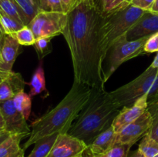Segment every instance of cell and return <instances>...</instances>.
Wrapping results in <instances>:
<instances>
[{"label": "cell", "mask_w": 158, "mask_h": 157, "mask_svg": "<svg viewBox=\"0 0 158 157\" xmlns=\"http://www.w3.org/2000/svg\"><path fill=\"white\" fill-rule=\"evenodd\" d=\"M153 124V119L148 109L133 123L116 133V144H127L133 146L148 132Z\"/></svg>", "instance_id": "8"}, {"label": "cell", "mask_w": 158, "mask_h": 157, "mask_svg": "<svg viewBox=\"0 0 158 157\" xmlns=\"http://www.w3.org/2000/svg\"><path fill=\"white\" fill-rule=\"evenodd\" d=\"M29 86H30V90L29 95H30L31 98L43 92H46L47 95H49V92H47L46 87V79H45L44 69L43 67V61H40V66L35 69V72L32 75V79L29 83Z\"/></svg>", "instance_id": "17"}, {"label": "cell", "mask_w": 158, "mask_h": 157, "mask_svg": "<svg viewBox=\"0 0 158 157\" xmlns=\"http://www.w3.org/2000/svg\"><path fill=\"white\" fill-rule=\"evenodd\" d=\"M68 21V14L64 12L40 11L28 25L35 39L41 37L54 38L63 35Z\"/></svg>", "instance_id": "7"}, {"label": "cell", "mask_w": 158, "mask_h": 157, "mask_svg": "<svg viewBox=\"0 0 158 157\" xmlns=\"http://www.w3.org/2000/svg\"><path fill=\"white\" fill-rule=\"evenodd\" d=\"M92 90L89 86L73 82L70 90L56 106L31 123L30 135L23 149L35 144L43 137L67 133L90 99Z\"/></svg>", "instance_id": "2"}, {"label": "cell", "mask_w": 158, "mask_h": 157, "mask_svg": "<svg viewBox=\"0 0 158 157\" xmlns=\"http://www.w3.org/2000/svg\"><path fill=\"white\" fill-rule=\"evenodd\" d=\"M58 135L59 134H53L39 139L35 143L33 149L27 157H48Z\"/></svg>", "instance_id": "19"}, {"label": "cell", "mask_w": 158, "mask_h": 157, "mask_svg": "<svg viewBox=\"0 0 158 157\" xmlns=\"http://www.w3.org/2000/svg\"><path fill=\"white\" fill-rule=\"evenodd\" d=\"M148 111L150 112L154 123H158V101L148 103Z\"/></svg>", "instance_id": "31"}, {"label": "cell", "mask_w": 158, "mask_h": 157, "mask_svg": "<svg viewBox=\"0 0 158 157\" xmlns=\"http://www.w3.org/2000/svg\"><path fill=\"white\" fill-rule=\"evenodd\" d=\"M80 157H85V156H84V155H81V156H80Z\"/></svg>", "instance_id": "44"}, {"label": "cell", "mask_w": 158, "mask_h": 157, "mask_svg": "<svg viewBox=\"0 0 158 157\" xmlns=\"http://www.w3.org/2000/svg\"><path fill=\"white\" fill-rule=\"evenodd\" d=\"M29 94L24 91L15 94L12 99L15 109L23 115L26 120L29 118L31 110H32V99Z\"/></svg>", "instance_id": "20"}, {"label": "cell", "mask_w": 158, "mask_h": 157, "mask_svg": "<svg viewBox=\"0 0 158 157\" xmlns=\"http://www.w3.org/2000/svg\"><path fill=\"white\" fill-rule=\"evenodd\" d=\"M147 134L149 135L153 139L158 143V123H154L153 122L152 126L150 128L149 131Z\"/></svg>", "instance_id": "32"}, {"label": "cell", "mask_w": 158, "mask_h": 157, "mask_svg": "<svg viewBox=\"0 0 158 157\" xmlns=\"http://www.w3.org/2000/svg\"><path fill=\"white\" fill-rule=\"evenodd\" d=\"M89 157H93V156H92V155H89Z\"/></svg>", "instance_id": "46"}, {"label": "cell", "mask_w": 158, "mask_h": 157, "mask_svg": "<svg viewBox=\"0 0 158 157\" xmlns=\"http://www.w3.org/2000/svg\"><path fill=\"white\" fill-rule=\"evenodd\" d=\"M40 11L63 12L60 0H35Z\"/></svg>", "instance_id": "28"}, {"label": "cell", "mask_w": 158, "mask_h": 157, "mask_svg": "<svg viewBox=\"0 0 158 157\" xmlns=\"http://www.w3.org/2000/svg\"><path fill=\"white\" fill-rule=\"evenodd\" d=\"M138 149L145 157H158V143L148 134L142 138Z\"/></svg>", "instance_id": "21"}, {"label": "cell", "mask_w": 158, "mask_h": 157, "mask_svg": "<svg viewBox=\"0 0 158 157\" xmlns=\"http://www.w3.org/2000/svg\"><path fill=\"white\" fill-rule=\"evenodd\" d=\"M2 45H3V43L0 42V69H2V55H1L2 47Z\"/></svg>", "instance_id": "42"}, {"label": "cell", "mask_w": 158, "mask_h": 157, "mask_svg": "<svg viewBox=\"0 0 158 157\" xmlns=\"http://www.w3.org/2000/svg\"><path fill=\"white\" fill-rule=\"evenodd\" d=\"M148 94H145L129 107H123L112 123L115 132H120L123 128L137 120L148 109Z\"/></svg>", "instance_id": "11"}, {"label": "cell", "mask_w": 158, "mask_h": 157, "mask_svg": "<svg viewBox=\"0 0 158 157\" xmlns=\"http://www.w3.org/2000/svg\"><path fill=\"white\" fill-rule=\"evenodd\" d=\"M24 135H10L0 144V157H24V149L20 146V142Z\"/></svg>", "instance_id": "16"}, {"label": "cell", "mask_w": 158, "mask_h": 157, "mask_svg": "<svg viewBox=\"0 0 158 157\" xmlns=\"http://www.w3.org/2000/svg\"><path fill=\"white\" fill-rule=\"evenodd\" d=\"M146 11L124 2L107 15H103L100 35L103 58L111 45L137 22Z\"/></svg>", "instance_id": "4"}, {"label": "cell", "mask_w": 158, "mask_h": 157, "mask_svg": "<svg viewBox=\"0 0 158 157\" xmlns=\"http://www.w3.org/2000/svg\"><path fill=\"white\" fill-rule=\"evenodd\" d=\"M157 55H156L155 58H154V61L151 64V67L154 68V69H158V52H157Z\"/></svg>", "instance_id": "40"}, {"label": "cell", "mask_w": 158, "mask_h": 157, "mask_svg": "<svg viewBox=\"0 0 158 157\" xmlns=\"http://www.w3.org/2000/svg\"><path fill=\"white\" fill-rule=\"evenodd\" d=\"M0 109L5 119V131L11 135H30L31 129L23 115L15 109L12 99L0 101Z\"/></svg>", "instance_id": "9"}, {"label": "cell", "mask_w": 158, "mask_h": 157, "mask_svg": "<svg viewBox=\"0 0 158 157\" xmlns=\"http://www.w3.org/2000/svg\"><path fill=\"white\" fill-rule=\"evenodd\" d=\"M60 2H61L63 12L68 13L69 11L71 9V8L73 7V6L75 0H60Z\"/></svg>", "instance_id": "33"}, {"label": "cell", "mask_w": 158, "mask_h": 157, "mask_svg": "<svg viewBox=\"0 0 158 157\" xmlns=\"http://www.w3.org/2000/svg\"><path fill=\"white\" fill-rule=\"evenodd\" d=\"M131 145L116 144L105 152L99 155H92L93 157H128Z\"/></svg>", "instance_id": "26"}, {"label": "cell", "mask_w": 158, "mask_h": 157, "mask_svg": "<svg viewBox=\"0 0 158 157\" xmlns=\"http://www.w3.org/2000/svg\"><path fill=\"white\" fill-rule=\"evenodd\" d=\"M11 35H12L21 46H33L35 42V35L32 29L28 26H25Z\"/></svg>", "instance_id": "24"}, {"label": "cell", "mask_w": 158, "mask_h": 157, "mask_svg": "<svg viewBox=\"0 0 158 157\" xmlns=\"http://www.w3.org/2000/svg\"><path fill=\"white\" fill-rule=\"evenodd\" d=\"M120 109L110 92L93 89L90 99L67 133L89 146L99 134L112 126Z\"/></svg>", "instance_id": "3"}, {"label": "cell", "mask_w": 158, "mask_h": 157, "mask_svg": "<svg viewBox=\"0 0 158 157\" xmlns=\"http://www.w3.org/2000/svg\"><path fill=\"white\" fill-rule=\"evenodd\" d=\"M6 35V32H5L4 29H3L2 26L1 22H0V42L3 43Z\"/></svg>", "instance_id": "36"}, {"label": "cell", "mask_w": 158, "mask_h": 157, "mask_svg": "<svg viewBox=\"0 0 158 157\" xmlns=\"http://www.w3.org/2000/svg\"><path fill=\"white\" fill-rule=\"evenodd\" d=\"M145 53L158 52V33L151 35L144 45Z\"/></svg>", "instance_id": "29"}, {"label": "cell", "mask_w": 158, "mask_h": 157, "mask_svg": "<svg viewBox=\"0 0 158 157\" xmlns=\"http://www.w3.org/2000/svg\"><path fill=\"white\" fill-rule=\"evenodd\" d=\"M19 43L11 35H6L2 47V68L3 70L12 72V66L19 50Z\"/></svg>", "instance_id": "13"}, {"label": "cell", "mask_w": 158, "mask_h": 157, "mask_svg": "<svg viewBox=\"0 0 158 157\" xmlns=\"http://www.w3.org/2000/svg\"><path fill=\"white\" fill-rule=\"evenodd\" d=\"M153 101H158V90L157 91V92H156V93L154 94L151 99H148V103H150V102H153Z\"/></svg>", "instance_id": "41"}, {"label": "cell", "mask_w": 158, "mask_h": 157, "mask_svg": "<svg viewBox=\"0 0 158 157\" xmlns=\"http://www.w3.org/2000/svg\"><path fill=\"white\" fill-rule=\"evenodd\" d=\"M154 1L155 0H133L130 4L144 11H150Z\"/></svg>", "instance_id": "30"}, {"label": "cell", "mask_w": 158, "mask_h": 157, "mask_svg": "<svg viewBox=\"0 0 158 157\" xmlns=\"http://www.w3.org/2000/svg\"><path fill=\"white\" fill-rule=\"evenodd\" d=\"M132 1H133V0H126V2H125L128 3V4H130V3H131Z\"/></svg>", "instance_id": "43"}, {"label": "cell", "mask_w": 158, "mask_h": 157, "mask_svg": "<svg viewBox=\"0 0 158 157\" xmlns=\"http://www.w3.org/2000/svg\"><path fill=\"white\" fill-rule=\"evenodd\" d=\"M5 126H6V123H5L4 117H3L2 112L1 109H0V131L1 132L5 131Z\"/></svg>", "instance_id": "35"}, {"label": "cell", "mask_w": 158, "mask_h": 157, "mask_svg": "<svg viewBox=\"0 0 158 157\" xmlns=\"http://www.w3.org/2000/svg\"><path fill=\"white\" fill-rule=\"evenodd\" d=\"M103 15H107L121 6L126 0H95Z\"/></svg>", "instance_id": "27"}, {"label": "cell", "mask_w": 158, "mask_h": 157, "mask_svg": "<svg viewBox=\"0 0 158 157\" xmlns=\"http://www.w3.org/2000/svg\"><path fill=\"white\" fill-rule=\"evenodd\" d=\"M150 12H154V13H158V0H155L153 4V6H151V9H150Z\"/></svg>", "instance_id": "39"}, {"label": "cell", "mask_w": 158, "mask_h": 157, "mask_svg": "<svg viewBox=\"0 0 158 157\" xmlns=\"http://www.w3.org/2000/svg\"><path fill=\"white\" fill-rule=\"evenodd\" d=\"M158 33V13L146 11L137 22L127 32L128 41L137 40Z\"/></svg>", "instance_id": "12"}, {"label": "cell", "mask_w": 158, "mask_h": 157, "mask_svg": "<svg viewBox=\"0 0 158 157\" xmlns=\"http://www.w3.org/2000/svg\"><path fill=\"white\" fill-rule=\"evenodd\" d=\"M26 82L19 73L12 72L7 79L0 83V101L12 99L15 94L24 91Z\"/></svg>", "instance_id": "15"}, {"label": "cell", "mask_w": 158, "mask_h": 157, "mask_svg": "<svg viewBox=\"0 0 158 157\" xmlns=\"http://www.w3.org/2000/svg\"><path fill=\"white\" fill-rule=\"evenodd\" d=\"M128 157H145V156L143 155V154L139 150V149H137V150L133 152L131 154H130V155H128Z\"/></svg>", "instance_id": "38"}, {"label": "cell", "mask_w": 158, "mask_h": 157, "mask_svg": "<svg viewBox=\"0 0 158 157\" xmlns=\"http://www.w3.org/2000/svg\"><path fill=\"white\" fill-rule=\"evenodd\" d=\"M115 138L116 132L111 126L94 139V141L88 146L86 152H89L91 155L103 153L114 146Z\"/></svg>", "instance_id": "14"}, {"label": "cell", "mask_w": 158, "mask_h": 157, "mask_svg": "<svg viewBox=\"0 0 158 157\" xmlns=\"http://www.w3.org/2000/svg\"><path fill=\"white\" fill-rule=\"evenodd\" d=\"M12 73V72H8V71H5L3 69H0V83H2L4 80L7 79Z\"/></svg>", "instance_id": "34"}, {"label": "cell", "mask_w": 158, "mask_h": 157, "mask_svg": "<svg viewBox=\"0 0 158 157\" xmlns=\"http://www.w3.org/2000/svg\"><path fill=\"white\" fill-rule=\"evenodd\" d=\"M150 37L128 41L125 35L111 45L103 61V77L105 83L123 62L145 53L144 45Z\"/></svg>", "instance_id": "6"}, {"label": "cell", "mask_w": 158, "mask_h": 157, "mask_svg": "<svg viewBox=\"0 0 158 157\" xmlns=\"http://www.w3.org/2000/svg\"><path fill=\"white\" fill-rule=\"evenodd\" d=\"M25 26H28L40 12L35 0H15Z\"/></svg>", "instance_id": "18"}, {"label": "cell", "mask_w": 158, "mask_h": 157, "mask_svg": "<svg viewBox=\"0 0 158 157\" xmlns=\"http://www.w3.org/2000/svg\"><path fill=\"white\" fill-rule=\"evenodd\" d=\"M2 132H3V131H2ZM1 133H2V132H1V131H0V135H1Z\"/></svg>", "instance_id": "45"}, {"label": "cell", "mask_w": 158, "mask_h": 157, "mask_svg": "<svg viewBox=\"0 0 158 157\" xmlns=\"http://www.w3.org/2000/svg\"><path fill=\"white\" fill-rule=\"evenodd\" d=\"M10 135L11 134H9V132H6V131H3V132H2L1 135H0V144H1V143H2L3 142H4L5 140H6V139H7Z\"/></svg>", "instance_id": "37"}, {"label": "cell", "mask_w": 158, "mask_h": 157, "mask_svg": "<svg viewBox=\"0 0 158 157\" xmlns=\"http://www.w3.org/2000/svg\"><path fill=\"white\" fill-rule=\"evenodd\" d=\"M52 38L50 37H41L35 39L33 46L40 61H43V58L52 51Z\"/></svg>", "instance_id": "22"}, {"label": "cell", "mask_w": 158, "mask_h": 157, "mask_svg": "<svg viewBox=\"0 0 158 157\" xmlns=\"http://www.w3.org/2000/svg\"><path fill=\"white\" fill-rule=\"evenodd\" d=\"M0 9L9 17L25 26L15 0H0Z\"/></svg>", "instance_id": "23"}, {"label": "cell", "mask_w": 158, "mask_h": 157, "mask_svg": "<svg viewBox=\"0 0 158 157\" xmlns=\"http://www.w3.org/2000/svg\"><path fill=\"white\" fill-rule=\"evenodd\" d=\"M63 35L69 46L74 83L105 89L101 28L103 14L95 0H75Z\"/></svg>", "instance_id": "1"}, {"label": "cell", "mask_w": 158, "mask_h": 157, "mask_svg": "<svg viewBox=\"0 0 158 157\" xmlns=\"http://www.w3.org/2000/svg\"><path fill=\"white\" fill-rule=\"evenodd\" d=\"M158 90V69L151 66L129 83L110 92L114 101L120 108L131 106L138 99L148 94V99Z\"/></svg>", "instance_id": "5"}, {"label": "cell", "mask_w": 158, "mask_h": 157, "mask_svg": "<svg viewBox=\"0 0 158 157\" xmlns=\"http://www.w3.org/2000/svg\"><path fill=\"white\" fill-rule=\"evenodd\" d=\"M88 146L69 133L59 134L48 157H80L86 152Z\"/></svg>", "instance_id": "10"}, {"label": "cell", "mask_w": 158, "mask_h": 157, "mask_svg": "<svg viewBox=\"0 0 158 157\" xmlns=\"http://www.w3.org/2000/svg\"><path fill=\"white\" fill-rule=\"evenodd\" d=\"M0 22L6 35H12L25 26L6 15L1 9H0Z\"/></svg>", "instance_id": "25"}]
</instances>
